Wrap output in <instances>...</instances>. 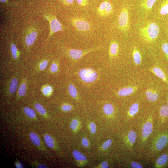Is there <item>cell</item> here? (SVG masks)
I'll return each instance as SVG.
<instances>
[{
	"instance_id": "ffe728a7",
	"label": "cell",
	"mask_w": 168,
	"mask_h": 168,
	"mask_svg": "<svg viewBox=\"0 0 168 168\" xmlns=\"http://www.w3.org/2000/svg\"><path fill=\"white\" fill-rule=\"evenodd\" d=\"M49 59L48 57H44L40 60L36 66V69L37 72L44 71L47 67Z\"/></svg>"
},
{
	"instance_id": "d6a6232c",
	"label": "cell",
	"mask_w": 168,
	"mask_h": 168,
	"mask_svg": "<svg viewBox=\"0 0 168 168\" xmlns=\"http://www.w3.org/2000/svg\"><path fill=\"white\" fill-rule=\"evenodd\" d=\"M59 64L58 62L56 60L52 61L50 66L49 70L52 73H56L59 71Z\"/></svg>"
},
{
	"instance_id": "9c48e42d",
	"label": "cell",
	"mask_w": 168,
	"mask_h": 168,
	"mask_svg": "<svg viewBox=\"0 0 168 168\" xmlns=\"http://www.w3.org/2000/svg\"><path fill=\"white\" fill-rule=\"evenodd\" d=\"M129 11L127 8H123L118 18L119 28L121 31L126 32L129 28Z\"/></svg>"
},
{
	"instance_id": "f546056e",
	"label": "cell",
	"mask_w": 168,
	"mask_h": 168,
	"mask_svg": "<svg viewBox=\"0 0 168 168\" xmlns=\"http://www.w3.org/2000/svg\"><path fill=\"white\" fill-rule=\"evenodd\" d=\"M104 113L107 115H111L114 112V109L113 105L111 103H106L103 107Z\"/></svg>"
},
{
	"instance_id": "c3c4849f",
	"label": "cell",
	"mask_w": 168,
	"mask_h": 168,
	"mask_svg": "<svg viewBox=\"0 0 168 168\" xmlns=\"http://www.w3.org/2000/svg\"><path fill=\"white\" fill-rule=\"evenodd\" d=\"M0 2L2 3L7 4L8 3V0H0Z\"/></svg>"
},
{
	"instance_id": "ee69618b",
	"label": "cell",
	"mask_w": 168,
	"mask_h": 168,
	"mask_svg": "<svg viewBox=\"0 0 168 168\" xmlns=\"http://www.w3.org/2000/svg\"><path fill=\"white\" fill-rule=\"evenodd\" d=\"M81 142L83 146L85 147H87L89 146V141L86 137H84L82 138Z\"/></svg>"
},
{
	"instance_id": "484cf974",
	"label": "cell",
	"mask_w": 168,
	"mask_h": 168,
	"mask_svg": "<svg viewBox=\"0 0 168 168\" xmlns=\"http://www.w3.org/2000/svg\"><path fill=\"white\" fill-rule=\"evenodd\" d=\"M132 55L135 64L136 65H139L141 62V56L139 51L135 47L133 48Z\"/></svg>"
},
{
	"instance_id": "bcb514c9",
	"label": "cell",
	"mask_w": 168,
	"mask_h": 168,
	"mask_svg": "<svg viewBox=\"0 0 168 168\" xmlns=\"http://www.w3.org/2000/svg\"><path fill=\"white\" fill-rule=\"evenodd\" d=\"M14 164L16 167L17 168H22L23 167L22 163L17 161H15L14 163Z\"/></svg>"
},
{
	"instance_id": "ac0fdd59",
	"label": "cell",
	"mask_w": 168,
	"mask_h": 168,
	"mask_svg": "<svg viewBox=\"0 0 168 168\" xmlns=\"http://www.w3.org/2000/svg\"><path fill=\"white\" fill-rule=\"evenodd\" d=\"M145 95L147 99L151 102L157 100L158 97V94L155 90L149 88L145 92Z\"/></svg>"
},
{
	"instance_id": "2e32d148",
	"label": "cell",
	"mask_w": 168,
	"mask_h": 168,
	"mask_svg": "<svg viewBox=\"0 0 168 168\" xmlns=\"http://www.w3.org/2000/svg\"><path fill=\"white\" fill-rule=\"evenodd\" d=\"M29 137L32 142L38 148L42 149V147L44 146L38 134L34 132H31L29 134Z\"/></svg>"
},
{
	"instance_id": "44dd1931",
	"label": "cell",
	"mask_w": 168,
	"mask_h": 168,
	"mask_svg": "<svg viewBox=\"0 0 168 168\" xmlns=\"http://www.w3.org/2000/svg\"><path fill=\"white\" fill-rule=\"evenodd\" d=\"M74 158L81 164L83 165L86 163L87 159L86 156L80 152L74 150L72 152Z\"/></svg>"
},
{
	"instance_id": "603a6c76",
	"label": "cell",
	"mask_w": 168,
	"mask_h": 168,
	"mask_svg": "<svg viewBox=\"0 0 168 168\" xmlns=\"http://www.w3.org/2000/svg\"><path fill=\"white\" fill-rule=\"evenodd\" d=\"M22 111L26 116L30 119H37L36 115L35 110L28 107H26L23 108Z\"/></svg>"
},
{
	"instance_id": "f6af8a7d",
	"label": "cell",
	"mask_w": 168,
	"mask_h": 168,
	"mask_svg": "<svg viewBox=\"0 0 168 168\" xmlns=\"http://www.w3.org/2000/svg\"><path fill=\"white\" fill-rule=\"evenodd\" d=\"M62 3L64 5L69 6L73 4L74 0H60Z\"/></svg>"
},
{
	"instance_id": "f1b7e54d",
	"label": "cell",
	"mask_w": 168,
	"mask_h": 168,
	"mask_svg": "<svg viewBox=\"0 0 168 168\" xmlns=\"http://www.w3.org/2000/svg\"><path fill=\"white\" fill-rule=\"evenodd\" d=\"M139 105L137 103L133 104L130 107L128 112V117L132 118L138 112L139 110Z\"/></svg>"
},
{
	"instance_id": "277c9868",
	"label": "cell",
	"mask_w": 168,
	"mask_h": 168,
	"mask_svg": "<svg viewBox=\"0 0 168 168\" xmlns=\"http://www.w3.org/2000/svg\"><path fill=\"white\" fill-rule=\"evenodd\" d=\"M101 47H97L91 49L80 50L69 48H65L64 52L69 58L74 60H77L85 55L93 51L98 50Z\"/></svg>"
},
{
	"instance_id": "8992f818",
	"label": "cell",
	"mask_w": 168,
	"mask_h": 168,
	"mask_svg": "<svg viewBox=\"0 0 168 168\" xmlns=\"http://www.w3.org/2000/svg\"><path fill=\"white\" fill-rule=\"evenodd\" d=\"M18 72H16L6 83L4 88V92L6 96H11L17 90L18 86Z\"/></svg>"
},
{
	"instance_id": "7402d4cb",
	"label": "cell",
	"mask_w": 168,
	"mask_h": 168,
	"mask_svg": "<svg viewBox=\"0 0 168 168\" xmlns=\"http://www.w3.org/2000/svg\"><path fill=\"white\" fill-rule=\"evenodd\" d=\"M44 139L47 146L49 148L56 150L57 146L52 136L49 134L46 133L44 136Z\"/></svg>"
},
{
	"instance_id": "52a82bcc",
	"label": "cell",
	"mask_w": 168,
	"mask_h": 168,
	"mask_svg": "<svg viewBox=\"0 0 168 168\" xmlns=\"http://www.w3.org/2000/svg\"><path fill=\"white\" fill-rule=\"evenodd\" d=\"M78 74L81 80L86 83L93 82L98 77L96 72L91 68L82 69L78 71Z\"/></svg>"
},
{
	"instance_id": "4dcf8cb0",
	"label": "cell",
	"mask_w": 168,
	"mask_h": 168,
	"mask_svg": "<svg viewBox=\"0 0 168 168\" xmlns=\"http://www.w3.org/2000/svg\"><path fill=\"white\" fill-rule=\"evenodd\" d=\"M159 13L161 15L168 14V0H165L162 3L159 10Z\"/></svg>"
},
{
	"instance_id": "7a4b0ae2",
	"label": "cell",
	"mask_w": 168,
	"mask_h": 168,
	"mask_svg": "<svg viewBox=\"0 0 168 168\" xmlns=\"http://www.w3.org/2000/svg\"><path fill=\"white\" fill-rule=\"evenodd\" d=\"M139 32L141 36L145 41L152 43L158 37L160 29L156 23L151 22L140 28Z\"/></svg>"
},
{
	"instance_id": "9a60e30c",
	"label": "cell",
	"mask_w": 168,
	"mask_h": 168,
	"mask_svg": "<svg viewBox=\"0 0 168 168\" xmlns=\"http://www.w3.org/2000/svg\"><path fill=\"white\" fill-rule=\"evenodd\" d=\"M149 70L161 79L164 82L168 83L167 78L164 72L160 68L157 67H154L150 68Z\"/></svg>"
},
{
	"instance_id": "6da1fadb",
	"label": "cell",
	"mask_w": 168,
	"mask_h": 168,
	"mask_svg": "<svg viewBox=\"0 0 168 168\" xmlns=\"http://www.w3.org/2000/svg\"><path fill=\"white\" fill-rule=\"evenodd\" d=\"M39 33V29L35 23L28 26L24 32L23 43L26 52L28 53L35 42Z\"/></svg>"
},
{
	"instance_id": "83f0119b",
	"label": "cell",
	"mask_w": 168,
	"mask_h": 168,
	"mask_svg": "<svg viewBox=\"0 0 168 168\" xmlns=\"http://www.w3.org/2000/svg\"><path fill=\"white\" fill-rule=\"evenodd\" d=\"M34 107L37 111L42 116L45 118H48V115L46 110L41 104L38 103H35Z\"/></svg>"
},
{
	"instance_id": "836d02e7",
	"label": "cell",
	"mask_w": 168,
	"mask_h": 168,
	"mask_svg": "<svg viewBox=\"0 0 168 168\" xmlns=\"http://www.w3.org/2000/svg\"><path fill=\"white\" fill-rule=\"evenodd\" d=\"M107 1L106 0L102 2L97 8V12L101 16H104Z\"/></svg>"
},
{
	"instance_id": "8d00e7d4",
	"label": "cell",
	"mask_w": 168,
	"mask_h": 168,
	"mask_svg": "<svg viewBox=\"0 0 168 168\" xmlns=\"http://www.w3.org/2000/svg\"><path fill=\"white\" fill-rule=\"evenodd\" d=\"M79 122L77 119H73L70 124L71 128L74 131H76L78 128Z\"/></svg>"
},
{
	"instance_id": "cb8c5ba5",
	"label": "cell",
	"mask_w": 168,
	"mask_h": 168,
	"mask_svg": "<svg viewBox=\"0 0 168 168\" xmlns=\"http://www.w3.org/2000/svg\"><path fill=\"white\" fill-rule=\"evenodd\" d=\"M137 133L133 130H130L128 133L126 137V141L128 146L132 147L135 142L137 138Z\"/></svg>"
},
{
	"instance_id": "8fae6325",
	"label": "cell",
	"mask_w": 168,
	"mask_h": 168,
	"mask_svg": "<svg viewBox=\"0 0 168 168\" xmlns=\"http://www.w3.org/2000/svg\"><path fill=\"white\" fill-rule=\"evenodd\" d=\"M27 81L26 78L22 80L19 86L16 95V100H19L26 95L27 90Z\"/></svg>"
},
{
	"instance_id": "d590c367",
	"label": "cell",
	"mask_w": 168,
	"mask_h": 168,
	"mask_svg": "<svg viewBox=\"0 0 168 168\" xmlns=\"http://www.w3.org/2000/svg\"><path fill=\"white\" fill-rule=\"evenodd\" d=\"M30 165L33 167L37 168H47V166L44 164L41 163L37 161H34L30 162Z\"/></svg>"
},
{
	"instance_id": "e0dca14e",
	"label": "cell",
	"mask_w": 168,
	"mask_h": 168,
	"mask_svg": "<svg viewBox=\"0 0 168 168\" xmlns=\"http://www.w3.org/2000/svg\"><path fill=\"white\" fill-rule=\"evenodd\" d=\"M119 45L117 42L113 40L110 43L109 48V56L110 58L116 56L118 54Z\"/></svg>"
},
{
	"instance_id": "5bb4252c",
	"label": "cell",
	"mask_w": 168,
	"mask_h": 168,
	"mask_svg": "<svg viewBox=\"0 0 168 168\" xmlns=\"http://www.w3.org/2000/svg\"><path fill=\"white\" fill-rule=\"evenodd\" d=\"M168 160V155L164 153L160 156L157 159L154 167L156 168L164 167L166 164Z\"/></svg>"
},
{
	"instance_id": "4fadbf2b",
	"label": "cell",
	"mask_w": 168,
	"mask_h": 168,
	"mask_svg": "<svg viewBox=\"0 0 168 168\" xmlns=\"http://www.w3.org/2000/svg\"><path fill=\"white\" fill-rule=\"evenodd\" d=\"M138 88V87L136 86L124 87L119 90L117 94L119 96H127L137 91Z\"/></svg>"
},
{
	"instance_id": "d6986e66",
	"label": "cell",
	"mask_w": 168,
	"mask_h": 168,
	"mask_svg": "<svg viewBox=\"0 0 168 168\" xmlns=\"http://www.w3.org/2000/svg\"><path fill=\"white\" fill-rule=\"evenodd\" d=\"M159 119L161 124L164 123L168 118V107L164 105L161 106L159 112Z\"/></svg>"
},
{
	"instance_id": "5b68a950",
	"label": "cell",
	"mask_w": 168,
	"mask_h": 168,
	"mask_svg": "<svg viewBox=\"0 0 168 168\" xmlns=\"http://www.w3.org/2000/svg\"><path fill=\"white\" fill-rule=\"evenodd\" d=\"M43 16L49 21L50 26V31L47 38L48 40L55 33L63 31L62 25L58 20L55 15L44 14Z\"/></svg>"
},
{
	"instance_id": "d4e9b609",
	"label": "cell",
	"mask_w": 168,
	"mask_h": 168,
	"mask_svg": "<svg viewBox=\"0 0 168 168\" xmlns=\"http://www.w3.org/2000/svg\"><path fill=\"white\" fill-rule=\"evenodd\" d=\"M157 0H143L140 4V7L146 11L151 9Z\"/></svg>"
},
{
	"instance_id": "3957f363",
	"label": "cell",
	"mask_w": 168,
	"mask_h": 168,
	"mask_svg": "<svg viewBox=\"0 0 168 168\" xmlns=\"http://www.w3.org/2000/svg\"><path fill=\"white\" fill-rule=\"evenodd\" d=\"M70 23L77 31L85 32L91 29L89 22L86 19L81 17H74L68 19Z\"/></svg>"
},
{
	"instance_id": "60d3db41",
	"label": "cell",
	"mask_w": 168,
	"mask_h": 168,
	"mask_svg": "<svg viewBox=\"0 0 168 168\" xmlns=\"http://www.w3.org/2000/svg\"><path fill=\"white\" fill-rule=\"evenodd\" d=\"M89 128L91 133H94L96 131V127L95 124L91 122L89 124Z\"/></svg>"
},
{
	"instance_id": "74e56055",
	"label": "cell",
	"mask_w": 168,
	"mask_h": 168,
	"mask_svg": "<svg viewBox=\"0 0 168 168\" xmlns=\"http://www.w3.org/2000/svg\"><path fill=\"white\" fill-rule=\"evenodd\" d=\"M72 105L68 103L63 104L61 106V109L63 111L68 112L72 110Z\"/></svg>"
},
{
	"instance_id": "e575fe53",
	"label": "cell",
	"mask_w": 168,
	"mask_h": 168,
	"mask_svg": "<svg viewBox=\"0 0 168 168\" xmlns=\"http://www.w3.org/2000/svg\"><path fill=\"white\" fill-rule=\"evenodd\" d=\"M113 7L112 4L107 1V5L105 10L104 16L106 17L110 15L112 12Z\"/></svg>"
},
{
	"instance_id": "7c38bea8",
	"label": "cell",
	"mask_w": 168,
	"mask_h": 168,
	"mask_svg": "<svg viewBox=\"0 0 168 168\" xmlns=\"http://www.w3.org/2000/svg\"><path fill=\"white\" fill-rule=\"evenodd\" d=\"M10 50L12 58L14 61L18 60L20 57V52L16 44L12 40L10 43Z\"/></svg>"
},
{
	"instance_id": "ba28073f",
	"label": "cell",
	"mask_w": 168,
	"mask_h": 168,
	"mask_svg": "<svg viewBox=\"0 0 168 168\" xmlns=\"http://www.w3.org/2000/svg\"><path fill=\"white\" fill-rule=\"evenodd\" d=\"M152 148L153 150L160 151L163 149L168 143V134L162 133L158 134L152 142Z\"/></svg>"
},
{
	"instance_id": "f35d334b",
	"label": "cell",
	"mask_w": 168,
	"mask_h": 168,
	"mask_svg": "<svg viewBox=\"0 0 168 168\" xmlns=\"http://www.w3.org/2000/svg\"><path fill=\"white\" fill-rule=\"evenodd\" d=\"M112 144V140L110 139H109L103 143L102 146V147L103 149H107Z\"/></svg>"
},
{
	"instance_id": "30bf717a",
	"label": "cell",
	"mask_w": 168,
	"mask_h": 168,
	"mask_svg": "<svg viewBox=\"0 0 168 168\" xmlns=\"http://www.w3.org/2000/svg\"><path fill=\"white\" fill-rule=\"evenodd\" d=\"M153 119L152 117L148 118L145 121L142 126L141 131L142 144H144L153 130Z\"/></svg>"
},
{
	"instance_id": "b9f144b4",
	"label": "cell",
	"mask_w": 168,
	"mask_h": 168,
	"mask_svg": "<svg viewBox=\"0 0 168 168\" xmlns=\"http://www.w3.org/2000/svg\"><path fill=\"white\" fill-rule=\"evenodd\" d=\"M77 3L81 6H86L88 3V0H76Z\"/></svg>"
},
{
	"instance_id": "7dc6e473",
	"label": "cell",
	"mask_w": 168,
	"mask_h": 168,
	"mask_svg": "<svg viewBox=\"0 0 168 168\" xmlns=\"http://www.w3.org/2000/svg\"><path fill=\"white\" fill-rule=\"evenodd\" d=\"M100 166L102 168H107L109 167V165L107 161H104L101 163Z\"/></svg>"
},
{
	"instance_id": "7bdbcfd3",
	"label": "cell",
	"mask_w": 168,
	"mask_h": 168,
	"mask_svg": "<svg viewBox=\"0 0 168 168\" xmlns=\"http://www.w3.org/2000/svg\"><path fill=\"white\" fill-rule=\"evenodd\" d=\"M130 166L132 168H142V166L139 163L135 162H132L130 164Z\"/></svg>"
},
{
	"instance_id": "681fc988",
	"label": "cell",
	"mask_w": 168,
	"mask_h": 168,
	"mask_svg": "<svg viewBox=\"0 0 168 168\" xmlns=\"http://www.w3.org/2000/svg\"><path fill=\"white\" fill-rule=\"evenodd\" d=\"M167 106L168 107V96H167Z\"/></svg>"
},
{
	"instance_id": "4316f807",
	"label": "cell",
	"mask_w": 168,
	"mask_h": 168,
	"mask_svg": "<svg viewBox=\"0 0 168 168\" xmlns=\"http://www.w3.org/2000/svg\"><path fill=\"white\" fill-rule=\"evenodd\" d=\"M41 91L45 96L49 97L51 96L53 92L52 86L49 84H44L41 88Z\"/></svg>"
},
{
	"instance_id": "1f68e13d",
	"label": "cell",
	"mask_w": 168,
	"mask_h": 168,
	"mask_svg": "<svg viewBox=\"0 0 168 168\" xmlns=\"http://www.w3.org/2000/svg\"><path fill=\"white\" fill-rule=\"evenodd\" d=\"M68 91L70 95L74 98H78L77 90L75 86L72 84H69L68 87Z\"/></svg>"
},
{
	"instance_id": "ab89813d",
	"label": "cell",
	"mask_w": 168,
	"mask_h": 168,
	"mask_svg": "<svg viewBox=\"0 0 168 168\" xmlns=\"http://www.w3.org/2000/svg\"><path fill=\"white\" fill-rule=\"evenodd\" d=\"M162 49L168 59V43H164L162 45Z\"/></svg>"
}]
</instances>
